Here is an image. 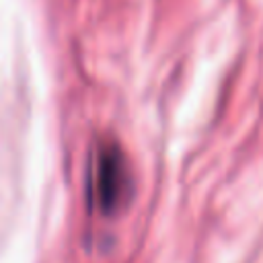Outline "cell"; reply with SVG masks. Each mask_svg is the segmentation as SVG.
Segmentation results:
<instances>
[{
	"mask_svg": "<svg viewBox=\"0 0 263 263\" xmlns=\"http://www.w3.org/2000/svg\"><path fill=\"white\" fill-rule=\"evenodd\" d=\"M132 195V175L127 160L115 142H103L92 156L90 199L101 214H115Z\"/></svg>",
	"mask_w": 263,
	"mask_h": 263,
	"instance_id": "obj_1",
	"label": "cell"
}]
</instances>
